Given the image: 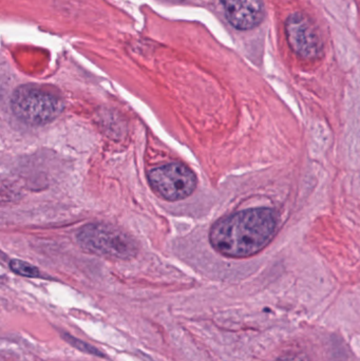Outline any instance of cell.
Here are the masks:
<instances>
[{
  "instance_id": "obj_1",
  "label": "cell",
  "mask_w": 360,
  "mask_h": 361,
  "mask_svg": "<svg viewBox=\"0 0 360 361\" xmlns=\"http://www.w3.org/2000/svg\"><path fill=\"white\" fill-rule=\"evenodd\" d=\"M277 231L276 214L270 208H252L218 221L209 233L213 247L223 256L247 258L261 252Z\"/></svg>"
},
{
  "instance_id": "obj_2",
  "label": "cell",
  "mask_w": 360,
  "mask_h": 361,
  "mask_svg": "<svg viewBox=\"0 0 360 361\" xmlns=\"http://www.w3.org/2000/svg\"><path fill=\"white\" fill-rule=\"evenodd\" d=\"M13 114L32 126L46 124L63 112V103L57 95L33 85L19 87L11 99Z\"/></svg>"
},
{
  "instance_id": "obj_3",
  "label": "cell",
  "mask_w": 360,
  "mask_h": 361,
  "mask_svg": "<svg viewBox=\"0 0 360 361\" xmlns=\"http://www.w3.org/2000/svg\"><path fill=\"white\" fill-rule=\"evenodd\" d=\"M77 241L87 252L108 258L127 260L137 252L135 240L111 225H87L77 233Z\"/></svg>"
},
{
  "instance_id": "obj_4",
  "label": "cell",
  "mask_w": 360,
  "mask_h": 361,
  "mask_svg": "<svg viewBox=\"0 0 360 361\" xmlns=\"http://www.w3.org/2000/svg\"><path fill=\"white\" fill-rule=\"evenodd\" d=\"M287 44L294 53L304 61H316L323 54V38L314 21L302 12L290 15L285 23Z\"/></svg>"
},
{
  "instance_id": "obj_5",
  "label": "cell",
  "mask_w": 360,
  "mask_h": 361,
  "mask_svg": "<svg viewBox=\"0 0 360 361\" xmlns=\"http://www.w3.org/2000/svg\"><path fill=\"white\" fill-rule=\"evenodd\" d=\"M152 190L163 199L179 201L190 197L197 186L194 173L178 163L156 167L148 173Z\"/></svg>"
},
{
  "instance_id": "obj_6",
  "label": "cell",
  "mask_w": 360,
  "mask_h": 361,
  "mask_svg": "<svg viewBox=\"0 0 360 361\" xmlns=\"http://www.w3.org/2000/svg\"><path fill=\"white\" fill-rule=\"evenodd\" d=\"M232 27L247 31L258 27L266 16L262 0H220Z\"/></svg>"
},
{
  "instance_id": "obj_7",
  "label": "cell",
  "mask_w": 360,
  "mask_h": 361,
  "mask_svg": "<svg viewBox=\"0 0 360 361\" xmlns=\"http://www.w3.org/2000/svg\"><path fill=\"white\" fill-rule=\"evenodd\" d=\"M10 267L14 273L18 274V275L20 276H25V277H40V273L38 269H36L33 265L29 264V263L23 262V261H11Z\"/></svg>"
},
{
  "instance_id": "obj_8",
  "label": "cell",
  "mask_w": 360,
  "mask_h": 361,
  "mask_svg": "<svg viewBox=\"0 0 360 361\" xmlns=\"http://www.w3.org/2000/svg\"><path fill=\"white\" fill-rule=\"evenodd\" d=\"M275 361H309V360L304 354H287L277 358Z\"/></svg>"
}]
</instances>
